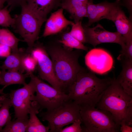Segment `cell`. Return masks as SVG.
I'll return each instance as SVG.
<instances>
[{"label": "cell", "mask_w": 132, "mask_h": 132, "mask_svg": "<svg viewBox=\"0 0 132 132\" xmlns=\"http://www.w3.org/2000/svg\"><path fill=\"white\" fill-rule=\"evenodd\" d=\"M113 78H100L91 71L84 69L78 75L68 89L70 99L81 105L87 104L96 107Z\"/></svg>", "instance_id": "1"}, {"label": "cell", "mask_w": 132, "mask_h": 132, "mask_svg": "<svg viewBox=\"0 0 132 132\" xmlns=\"http://www.w3.org/2000/svg\"><path fill=\"white\" fill-rule=\"evenodd\" d=\"M96 107L109 112L119 125L124 120L127 124L132 126V96L124 90L115 78Z\"/></svg>", "instance_id": "2"}, {"label": "cell", "mask_w": 132, "mask_h": 132, "mask_svg": "<svg viewBox=\"0 0 132 132\" xmlns=\"http://www.w3.org/2000/svg\"><path fill=\"white\" fill-rule=\"evenodd\" d=\"M45 47L51 57L55 76L63 90H68L84 69L78 62L79 54L58 45Z\"/></svg>", "instance_id": "3"}, {"label": "cell", "mask_w": 132, "mask_h": 132, "mask_svg": "<svg viewBox=\"0 0 132 132\" xmlns=\"http://www.w3.org/2000/svg\"><path fill=\"white\" fill-rule=\"evenodd\" d=\"M80 113L83 132H118L120 125L114 120L110 113L87 104L81 105Z\"/></svg>", "instance_id": "4"}, {"label": "cell", "mask_w": 132, "mask_h": 132, "mask_svg": "<svg viewBox=\"0 0 132 132\" xmlns=\"http://www.w3.org/2000/svg\"><path fill=\"white\" fill-rule=\"evenodd\" d=\"M21 13L16 15L12 27L23 38L28 46L27 51L31 53L35 41L39 38L41 27L46 20L40 18L27 6L26 2L21 5Z\"/></svg>", "instance_id": "5"}, {"label": "cell", "mask_w": 132, "mask_h": 132, "mask_svg": "<svg viewBox=\"0 0 132 132\" xmlns=\"http://www.w3.org/2000/svg\"><path fill=\"white\" fill-rule=\"evenodd\" d=\"M80 106L69 100L49 110L41 111L39 116L43 121L48 122L50 132H60L63 127L79 120Z\"/></svg>", "instance_id": "6"}, {"label": "cell", "mask_w": 132, "mask_h": 132, "mask_svg": "<svg viewBox=\"0 0 132 132\" xmlns=\"http://www.w3.org/2000/svg\"><path fill=\"white\" fill-rule=\"evenodd\" d=\"M30 77L33 80L36 90V95H34L32 100L39 104L40 107V111L44 109L51 110L70 100L68 94L64 91L50 86L33 73Z\"/></svg>", "instance_id": "7"}, {"label": "cell", "mask_w": 132, "mask_h": 132, "mask_svg": "<svg viewBox=\"0 0 132 132\" xmlns=\"http://www.w3.org/2000/svg\"><path fill=\"white\" fill-rule=\"evenodd\" d=\"M31 54L37 62L36 67L40 78L47 82L55 88L64 91L55 76L52 61L45 46L39 42L35 43Z\"/></svg>", "instance_id": "8"}, {"label": "cell", "mask_w": 132, "mask_h": 132, "mask_svg": "<svg viewBox=\"0 0 132 132\" xmlns=\"http://www.w3.org/2000/svg\"><path fill=\"white\" fill-rule=\"evenodd\" d=\"M35 92L34 82L31 78L29 83L23 87L11 90L9 95L12 106L14 110V119H29V111L32 98Z\"/></svg>", "instance_id": "9"}, {"label": "cell", "mask_w": 132, "mask_h": 132, "mask_svg": "<svg viewBox=\"0 0 132 132\" xmlns=\"http://www.w3.org/2000/svg\"><path fill=\"white\" fill-rule=\"evenodd\" d=\"M86 43L89 44L95 47L97 45L105 43H115L121 47V53L125 49L126 44L122 36L117 32H111L107 31L100 24L90 27L86 25L83 26Z\"/></svg>", "instance_id": "10"}, {"label": "cell", "mask_w": 132, "mask_h": 132, "mask_svg": "<svg viewBox=\"0 0 132 132\" xmlns=\"http://www.w3.org/2000/svg\"><path fill=\"white\" fill-rule=\"evenodd\" d=\"M85 59L87 67L94 73L106 74L113 67V58L102 49L94 48L91 50L86 54Z\"/></svg>", "instance_id": "11"}, {"label": "cell", "mask_w": 132, "mask_h": 132, "mask_svg": "<svg viewBox=\"0 0 132 132\" xmlns=\"http://www.w3.org/2000/svg\"><path fill=\"white\" fill-rule=\"evenodd\" d=\"M119 4L117 0L113 3L105 1L96 4L92 0H88L86 4V17L88 21L86 25L89 26L101 19H108L112 12Z\"/></svg>", "instance_id": "12"}, {"label": "cell", "mask_w": 132, "mask_h": 132, "mask_svg": "<svg viewBox=\"0 0 132 132\" xmlns=\"http://www.w3.org/2000/svg\"><path fill=\"white\" fill-rule=\"evenodd\" d=\"M62 8L51 13L46 22L43 34L45 37L58 33L74 22L67 19L63 14Z\"/></svg>", "instance_id": "13"}, {"label": "cell", "mask_w": 132, "mask_h": 132, "mask_svg": "<svg viewBox=\"0 0 132 132\" xmlns=\"http://www.w3.org/2000/svg\"><path fill=\"white\" fill-rule=\"evenodd\" d=\"M108 20L114 23L117 32L122 36L125 44L132 37V20L126 16L119 4L113 10Z\"/></svg>", "instance_id": "14"}, {"label": "cell", "mask_w": 132, "mask_h": 132, "mask_svg": "<svg viewBox=\"0 0 132 132\" xmlns=\"http://www.w3.org/2000/svg\"><path fill=\"white\" fill-rule=\"evenodd\" d=\"M64 0H26L28 7L37 15L46 21L53 10L61 7Z\"/></svg>", "instance_id": "15"}, {"label": "cell", "mask_w": 132, "mask_h": 132, "mask_svg": "<svg viewBox=\"0 0 132 132\" xmlns=\"http://www.w3.org/2000/svg\"><path fill=\"white\" fill-rule=\"evenodd\" d=\"M118 57L121 61L122 69L116 80L126 92L132 96V60Z\"/></svg>", "instance_id": "16"}, {"label": "cell", "mask_w": 132, "mask_h": 132, "mask_svg": "<svg viewBox=\"0 0 132 132\" xmlns=\"http://www.w3.org/2000/svg\"><path fill=\"white\" fill-rule=\"evenodd\" d=\"M86 4L76 0H64L61 7L70 14L76 23L86 17Z\"/></svg>", "instance_id": "17"}, {"label": "cell", "mask_w": 132, "mask_h": 132, "mask_svg": "<svg viewBox=\"0 0 132 132\" xmlns=\"http://www.w3.org/2000/svg\"><path fill=\"white\" fill-rule=\"evenodd\" d=\"M28 52L23 48L19 49L18 51H12L6 57L0 68L2 69L15 70L23 73L25 71L22 65L23 58Z\"/></svg>", "instance_id": "18"}, {"label": "cell", "mask_w": 132, "mask_h": 132, "mask_svg": "<svg viewBox=\"0 0 132 132\" xmlns=\"http://www.w3.org/2000/svg\"><path fill=\"white\" fill-rule=\"evenodd\" d=\"M40 107L37 102L32 101L29 111L30 114L27 132H48L50 130L49 126L44 125L37 116L39 113Z\"/></svg>", "instance_id": "19"}, {"label": "cell", "mask_w": 132, "mask_h": 132, "mask_svg": "<svg viewBox=\"0 0 132 132\" xmlns=\"http://www.w3.org/2000/svg\"><path fill=\"white\" fill-rule=\"evenodd\" d=\"M30 77L27 73L24 74L15 70L1 69L0 70V84L5 88L12 84H22L23 86L27 84L25 79Z\"/></svg>", "instance_id": "20"}, {"label": "cell", "mask_w": 132, "mask_h": 132, "mask_svg": "<svg viewBox=\"0 0 132 132\" xmlns=\"http://www.w3.org/2000/svg\"><path fill=\"white\" fill-rule=\"evenodd\" d=\"M21 41L8 29L0 28V43L10 47L12 51L19 50L18 43Z\"/></svg>", "instance_id": "21"}, {"label": "cell", "mask_w": 132, "mask_h": 132, "mask_svg": "<svg viewBox=\"0 0 132 132\" xmlns=\"http://www.w3.org/2000/svg\"><path fill=\"white\" fill-rule=\"evenodd\" d=\"M11 106L9 94H7L3 100L2 105L0 108V132L2 127L11 121L9 109Z\"/></svg>", "instance_id": "22"}, {"label": "cell", "mask_w": 132, "mask_h": 132, "mask_svg": "<svg viewBox=\"0 0 132 132\" xmlns=\"http://www.w3.org/2000/svg\"><path fill=\"white\" fill-rule=\"evenodd\" d=\"M58 42L66 48L86 51L88 50L87 47L72 36L69 32L64 33L62 35L61 39L59 40Z\"/></svg>", "instance_id": "23"}, {"label": "cell", "mask_w": 132, "mask_h": 132, "mask_svg": "<svg viewBox=\"0 0 132 132\" xmlns=\"http://www.w3.org/2000/svg\"><path fill=\"white\" fill-rule=\"evenodd\" d=\"M10 121L2 129V132H26L29 120L17 118Z\"/></svg>", "instance_id": "24"}, {"label": "cell", "mask_w": 132, "mask_h": 132, "mask_svg": "<svg viewBox=\"0 0 132 132\" xmlns=\"http://www.w3.org/2000/svg\"><path fill=\"white\" fill-rule=\"evenodd\" d=\"M70 34L76 39L83 43H86L84 30L81 21L74 23L71 25Z\"/></svg>", "instance_id": "25"}, {"label": "cell", "mask_w": 132, "mask_h": 132, "mask_svg": "<svg viewBox=\"0 0 132 132\" xmlns=\"http://www.w3.org/2000/svg\"><path fill=\"white\" fill-rule=\"evenodd\" d=\"M22 64L25 71L30 77L37 67V63L36 60L30 53L28 52L23 58Z\"/></svg>", "instance_id": "26"}, {"label": "cell", "mask_w": 132, "mask_h": 132, "mask_svg": "<svg viewBox=\"0 0 132 132\" xmlns=\"http://www.w3.org/2000/svg\"><path fill=\"white\" fill-rule=\"evenodd\" d=\"M8 5L0 9V26L5 27L13 26L15 22V18L12 17L10 13Z\"/></svg>", "instance_id": "27"}, {"label": "cell", "mask_w": 132, "mask_h": 132, "mask_svg": "<svg viewBox=\"0 0 132 132\" xmlns=\"http://www.w3.org/2000/svg\"><path fill=\"white\" fill-rule=\"evenodd\" d=\"M81 124V120H77L71 125L63 128L60 132H82Z\"/></svg>", "instance_id": "28"}, {"label": "cell", "mask_w": 132, "mask_h": 132, "mask_svg": "<svg viewBox=\"0 0 132 132\" xmlns=\"http://www.w3.org/2000/svg\"><path fill=\"white\" fill-rule=\"evenodd\" d=\"M124 51L119 56L124 57L132 60V38L130 39L126 43Z\"/></svg>", "instance_id": "29"}, {"label": "cell", "mask_w": 132, "mask_h": 132, "mask_svg": "<svg viewBox=\"0 0 132 132\" xmlns=\"http://www.w3.org/2000/svg\"><path fill=\"white\" fill-rule=\"evenodd\" d=\"M118 1L120 6L127 9L129 13V18L132 20V0H120Z\"/></svg>", "instance_id": "30"}, {"label": "cell", "mask_w": 132, "mask_h": 132, "mask_svg": "<svg viewBox=\"0 0 132 132\" xmlns=\"http://www.w3.org/2000/svg\"><path fill=\"white\" fill-rule=\"evenodd\" d=\"M7 5L10 7V10L13 9L15 7L21 5L26 2V0H6Z\"/></svg>", "instance_id": "31"}, {"label": "cell", "mask_w": 132, "mask_h": 132, "mask_svg": "<svg viewBox=\"0 0 132 132\" xmlns=\"http://www.w3.org/2000/svg\"><path fill=\"white\" fill-rule=\"evenodd\" d=\"M11 50L10 47L0 43V57H6L11 53Z\"/></svg>", "instance_id": "32"}, {"label": "cell", "mask_w": 132, "mask_h": 132, "mask_svg": "<svg viewBox=\"0 0 132 132\" xmlns=\"http://www.w3.org/2000/svg\"><path fill=\"white\" fill-rule=\"evenodd\" d=\"M120 131L121 132H132V127L127 124L124 120H122L120 124Z\"/></svg>", "instance_id": "33"}, {"label": "cell", "mask_w": 132, "mask_h": 132, "mask_svg": "<svg viewBox=\"0 0 132 132\" xmlns=\"http://www.w3.org/2000/svg\"><path fill=\"white\" fill-rule=\"evenodd\" d=\"M7 94H6L5 95H1L0 96V108L1 106L2 105V102L3 99L5 96Z\"/></svg>", "instance_id": "34"}, {"label": "cell", "mask_w": 132, "mask_h": 132, "mask_svg": "<svg viewBox=\"0 0 132 132\" xmlns=\"http://www.w3.org/2000/svg\"><path fill=\"white\" fill-rule=\"evenodd\" d=\"M6 0H0V9L3 8L4 4Z\"/></svg>", "instance_id": "35"}, {"label": "cell", "mask_w": 132, "mask_h": 132, "mask_svg": "<svg viewBox=\"0 0 132 132\" xmlns=\"http://www.w3.org/2000/svg\"><path fill=\"white\" fill-rule=\"evenodd\" d=\"M76 0L80 1L81 2H82L85 3H87L88 0Z\"/></svg>", "instance_id": "36"}, {"label": "cell", "mask_w": 132, "mask_h": 132, "mask_svg": "<svg viewBox=\"0 0 132 132\" xmlns=\"http://www.w3.org/2000/svg\"><path fill=\"white\" fill-rule=\"evenodd\" d=\"M116 0L118 1H119L120 0Z\"/></svg>", "instance_id": "37"}, {"label": "cell", "mask_w": 132, "mask_h": 132, "mask_svg": "<svg viewBox=\"0 0 132 132\" xmlns=\"http://www.w3.org/2000/svg\"></svg>", "instance_id": "38"}]
</instances>
